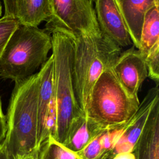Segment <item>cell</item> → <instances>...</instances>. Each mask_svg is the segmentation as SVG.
Listing matches in <instances>:
<instances>
[{
	"instance_id": "19",
	"label": "cell",
	"mask_w": 159,
	"mask_h": 159,
	"mask_svg": "<svg viewBox=\"0 0 159 159\" xmlns=\"http://www.w3.org/2000/svg\"><path fill=\"white\" fill-rule=\"evenodd\" d=\"M101 134L98 135L84 148L76 153L81 159H105L100 143Z\"/></svg>"
},
{
	"instance_id": "21",
	"label": "cell",
	"mask_w": 159,
	"mask_h": 159,
	"mask_svg": "<svg viewBox=\"0 0 159 159\" xmlns=\"http://www.w3.org/2000/svg\"><path fill=\"white\" fill-rule=\"evenodd\" d=\"M6 134V116L4 114L2 108V104L0 98V146L5 141Z\"/></svg>"
},
{
	"instance_id": "25",
	"label": "cell",
	"mask_w": 159,
	"mask_h": 159,
	"mask_svg": "<svg viewBox=\"0 0 159 159\" xmlns=\"http://www.w3.org/2000/svg\"><path fill=\"white\" fill-rule=\"evenodd\" d=\"M2 6L1 3V1L0 0V17L2 16Z\"/></svg>"
},
{
	"instance_id": "7",
	"label": "cell",
	"mask_w": 159,
	"mask_h": 159,
	"mask_svg": "<svg viewBox=\"0 0 159 159\" xmlns=\"http://www.w3.org/2000/svg\"><path fill=\"white\" fill-rule=\"evenodd\" d=\"M37 75V150L39 152L40 148L49 137H53L56 127L52 55L42 65Z\"/></svg>"
},
{
	"instance_id": "18",
	"label": "cell",
	"mask_w": 159,
	"mask_h": 159,
	"mask_svg": "<svg viewBox=\"0 0 159 159\" xmlns=\"http://www.w3.org/2000/svg\"><path fill=\"white\" fill-rule=\"evenodd\" d=\"M147 69L148 77L159 84V43L155 44L143 58Z\"/></svg>"
},
{
	"instance_id": "13",
	"label": "cell",
	"mask_w": 159,
	"mask_h": 159,
	"mask_svg": "<svg viewBox=\"0 0 159 159\" xmlns=\"http://www.w3.org/2000/svg\"><path fill=\"white\" fill-rule=\"evenodd\" d=\"M104 130L88 117L82 114L71 124L62 145L77 153Z\"/></svg>"
},
{
	"instance_id": "4",
	"label": "cell",
	"mask_w": 159,
	"mask_h": 159,
	"mask_svg": "<svg viewBox=\"0 0 159 159\" xmlns=\"http://www.w3.org/2000/svg\"><path fill=\"white\" fill-rule=\"evenodd\" d=\"M49 33L52 39L53 88L56 111V127L53 138L62 143L73 122L81 111L75 97L72 75V39L58 30Z\"/></svg>"
},
{
	"instance_id": "22",
	"label": "cell",
	"mask_w": 159,
	"mask_h": 159,
	"mask_svg": "<svg viewBox=\"0 0 159 159\" xmlns=\"http://www.w3.org/2000/svg\"><path fill=\"white\" fill-rule=\"evenodd\" d=\"M112 159H136L133 152H121L116 154Z\"/></svg>"
},
{
	"instance_id": "14",
	"label": "cell",
	"mask_w": 159,
	"mask_h": 159,
	"mask_svg": "<svg viewBox=\"0 0 159 159\" xmlns=\"http://www.w3.org/2000/svg\"><path fill=\"white\" fill-rule=\"evenodd\" d=\"M50 17L49 0H17L16 17L20 24L38 27Z\"/></svg>"
},
{
	"instance_id": "16",
	"label": "cell",
	"mask_w": 159,
	"mask_h": 159,
	"mask_svg": "<svg viewBox=\"0 0 159 159\" xmlns=\"http://www.w3.org/2000/svg\"><path fill=\"white\" fill-rule=\"evenodd\" d=\"M39 158V159H81L76 153L66 148L52 135L40 148Z\"/></svg>"
},
{
	"instance_id": "17",
	"label": "cell",
	"mask_w": 159,
	"mask_h": 159,
	"mask_svg": "<svg viewBox=\"0 0 159 159\" xmlns=\"http://www.w3.org/2000/svg\"><path fill=\"white\" fill-rule=\"evenodd\" d=\"M20 25L17 18L4 16L0 18V57L11 36Z\"/></svg>"
},
{
	"instance_id": "9",
	"label": "cell",
	"mask_w": 159,
	"mask_h": 159,
	"mask_svg": "<svg viewBox=\"0 0 159 159\" xmlns=\"http://www.w3.org/2000/svg\"><path fill=\"white\" fill-rule=\"evenodd\" d=\"M94 11L101 32L120 47L132 44L116 0H94Z\"/></svg>"
},
{
	"instance_id": "15",
	"label": "cell",
	"mask_w": 159,
	"mask_h": 159,
	"mask_svg": "<svg viewBox=\"0 0 159 159\" xmlns=\"http://www.w3.org/2000/svg\"><path fill=\"white\" fill-rule=\"evenodd\" d=\"M159 43V5L148 9L144 17L138 50L144 58L148 51Z\"/></svg>"
},
{
	"instance_id": "23",
	"label": "cell",
	"mask_w": 159,
	"mask_h": 159,
	"mask_svg": "<svg viewBox=\"0 0 159 159\" xmlns=\"http://www.w3.org/2000/svg\"><path fill=\"white\" fill-rule=\"evenodd\" d=\"M0 159H10L6 150L5 142L0 146Z\"/></svg>"
},
{
	"instance_id": "20",
	"label": "cell",
	"mask_w": 159,
	"mask_h": 159,
	"mask_svg": "<svg viewBox=\"0 0 159 159\" xmlns=\"http://www.w3.org/2000/svg\"><path fill=\"white\" fill-rule=\"evenodd\" d=\"M2 2L4 8V16L16 17L17 0H2Z\"/></svg>"
},
{
	"instance_id": "11",
	"label": "cell",
	"mask_w": 159,
	"mask_h": 159,
	"mask_svg": "<svg viewBox=\"0 0 159 159\" xmlns=\"http://www.w3.org/2000/svg\"><path fill=\"white\" fill-rule=\"evenodd\" d=\"M133 153L136 159H159V101L152 109Z\"/></svg>"
},
{
	"instance_id": "10",
	"label": "cell",
	"mask_w": 159,
	"mask_h": 159,
	"mask_svg": "<svg viewBox=\"0 0 159 159\" xmlns=\"http://www.w3.org/2000/svg\"><path fill=\"white\" fill-rule=\"evenodd\" d=\"M159 84L151 88L140 102L136 112L126 122V127L116 144L113 150V157L121 152H133L135 143L147 121L150 112L159 101Z\"/></svg>"
},
{
	"instance_id": "2",
	"label": "cell",
	"mask_w": 159,
	"mask_h": 159,
	"mask_svg": "<svg viewBox=\"0 0 159 159\" xmlns=\"http://www.w3.org/2000/svg\"><path fill=\"white\" fill-rule=\"evenodd\" d=\"M38 75L15 82L7 108L5 145L10 159L39 155L37 150Z\"/></svg>"
},
{
	"instance_id": "5",
	"label": "cell",
	"mask_w": 159,
	"mask_h": 159,
	"mask_svg": "<svg viewBox=\"0 0 159 159\" xmlns=\"http://www.w3.org/2000/svg\"><path fill=\"white\" fill-rule=\"evenodd\" d=\"M139 104V98L128 94L111 67L101 74L93 86L86 116L105 130L126 123Z\"/></svg>"
},
{
	"instance_id": "26",
	"label": "cell",
	"mask_w": 159,
	"mask_h": 159,
	"mask_svg": "<svg viewBox=\"0 0 159 159\" xmlns=\"http://www.w3.org/2000/svg\"><path fill=\"white\" fill-rule=\"evenodd\" d=\"M89 1H90L91 2H93L94 1V0H89Z\"/></svg>"
},
{
	"instance_id": "8",
	"label": "cell",
	"mask_w": 159,
	"mask_h": 159,
	"mask_svg": "<svg viewBox=\"0 0 159 159\" xmlns=\"http://www.w3.org/2000/svg\"><path fill=\"white\" fill-rule=\"evenodd\" d=\"M111 69L128 94L138 98V91L148 77L145 60L140 51L133 45L121 52Z\"/></svg>"
},
{
	"instance_id": "24",
	"label": "cell",
	"mask_w": 159,
	"mask_h": 159,
	"mask_svg": "<svg viewBox=\"0 0 159 159\" xmlns=\"http://www.w3.org/2000/svg\"><path fill=\"white\" fill-rule=\"evenodd\" d=\"M16 159H39V155L36 154H27L20 156Z\"/></svg>"
},
{
	"instance_id": "12",
	"label": "cell",
	"mask_w": 159,
	"mask_h": 159,
	"mask_svg": "<svg viewBox=\"0 0 159 159\" xmlns=\"http://www.w3.org/2000/svg\"><path fill=\"white\" fill-rule=\"evenodd\" d=\"M132 42L138 49L140 45L141 29L147 11L159 5V0H116Z\"/></svg>"
},
{
	"instance_id": "3",
	"label": "cell",
	"mask_w": 159,
	"mask_h": 159,
	"mask_svg": "<svg viewBox=\"0 0 159 159\" xmlns=\"http://www.w3.org/2000/svg\"><path fill=\"white\" fill-rule=\"evenodd\" d=\"M52 48V39L47 30L20 24L0 57V78L15 83L33 75L47 60Z\"/></svg>"
},
{
	"instance_id": "6",
	"label": "cell",
	"mask_w": 159,
	"mask_h": 159,
	"mask_svg": "<svg viewBox=\"0 0 159 159\" xmlns=\"http://www.w3.org/2000/svg\"><path fill=\"white\" fill-rule=\"evenodd\" d=\"M51 17L45 30H56L71 37L100 30L89 0H49Z\"/></svg>"
},
{
	"instance_id": "1",
	"label": "cell",
	"mask_w": 159,
	"mask_h": 159,
	"mask_svg": "<svg viewBox=\"0 0 159 159\" xmlns=\"http://www.w3.org/2000/svg\"><path fill=\"white\" fill-rule=\"evenodd\" d=\"M71 38L73 88L78 105L86 116L94 85L101 74L112 67L121 53V47L101 30Z\"/></svg>"
}]
</instances>
